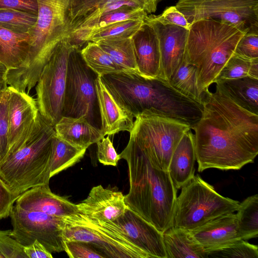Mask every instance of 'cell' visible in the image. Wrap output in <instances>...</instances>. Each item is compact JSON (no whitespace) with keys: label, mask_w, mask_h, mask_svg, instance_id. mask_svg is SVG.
<instances>
[{"label":"cell","mask_w":258,"mask_h":258,"mask_svg":"<svg viewBox=\"0 0 258 258\" xmlns=\"http://www.w3.org/2000/svg\"><path fill=\"white\" fill-rule=\"evenodd\" d=\"M10 216L11 235L23 246L37 240L50 252L64 251L62 218L20 209L13 206Z\"/></svg>","instance_id":"obj_13"},{"label":"cell","mask_w":258,"mask_h":258,"mask_svg":"<svg viewBox=\"0 0 258 258\" xmlns=\"http://www.w3.org/2000/svg\"><path fill=\"white\" fill-rule=\"evenodd\" d=\"M116 103L134 117L144 111L181 120L188 109V97L160 79L129 71L99 76Z\"/></svg>","instance_id":"obj_4"},{"label":"cell","mask_w":258,"mask_h":258,"mask_svg":"<svg viewBox=\"0 0 258 258\" xmlns=\"http://www.w3.org/2000/svg\"><path fill=\"white\" fill-rule=\"evenodd\" d=\"M9 87V150L6 156L23 146L33 130L39 113L36 101L29 94Z\"/></svg>","instance_id":"obj_14"},{"label":"cell","mask_w":258,"mask_h":258,"mask_svg":"<svg viewBox=\"0 0 258 258\" xmlns=\"http://www.w3.org/2000/svg\"><path fill=\"white\" fill-rule=\"evenodd\" d=\"M98 77L86 63L80 50L74 49L68 60L62 116L84 117L101 129L95 85Z\"/></svg>","instance_id":"obj_10"},{"label":"cell","mask_w":258,"mask_h":258,"mask_svg":"<svg viewBox=\"0 0 258 258\" xmlns=\"http://www.w3.org/2000/svg\"><path fill=\"white\" fill-rule=\"evenodd\" d=\"M64 241L87 243L106 257L150 258L134 244L113 221H102L78 212L62 218Z\"/></svg>","instance_id":"obj_9"},{"label":"cell","mask_w":258,"mask_h":258,"mask_svg":"<svg viewBox=\"0 0 258 258\" xmlns=\"http://www.w3.org/2000/svg\"><path fill=\"white\" fill-rule=\"evenodd\" d=\"M0 63H1V62H0Z\"/></svg>","instance_id":"obj_49"},{"label":"cell","mask_w":258,"mask_h":258,"mask_svg":"<svg viewBox=\"0 0 258 258\" xmlns=\"http://www.w3.org/2000/svg\"><path fill=\"white\" fill-rule=\"evenodd\" d=\"M149 18L164 25H175L189 30L190 24L175 6L167 7L159 15H148Z\"/></svg>","instance_id":"obj_41"},{"label":"cell","mask_w":258,"mask_h":258,"mask_svg":"<svg viewBox=\"0 0 258 258\" xmlns=\"http://www.w3.org/2000/svg\"><path fill=\"white\" fill-rule=\"evenodd\" d=\"M145 22L155 30L159 41L161 55L159 78L168 82L185 60L188 30L175 25H164L148 17Z\"/></svg>","instance_id":"obj_16"},{"label":"cell","mask_w":258,"mask_h":258,"mask_svg":"<svg viewBox=\"0 0 258 258\" xmlns=\"http://www.w3.org/2000/svg\"><path fill=\"white\" fill-rule=\"evenodd\" d=\"M74 49L68 38L62 40L43 68L36 84L39 112L53 126L62 116L68 60Z\"/></svg>","instance_id":"obj_12"},{"label":"cell","mask_w":258,"mask_h":258,"mask_svg":"<svg viewBox=\"0 0 258 258\" xmlns=\"http://www.w3.org/2000/svg\"><path fill=\"white\" fill-rule=\"evenodd\" d=\"M18 197L0 177V220L10 216L14 204Z\"/></svg>","instance_id":"obj_43"},{"label":"cell","mask_w":258,"mask_h":258,"mask_svg":"<svg viewBox=\"0 0 258 258\" xmlns=\"http://www.w3.org/2000/svg\"><path fill=\"white\" fill-rule=\"evenodd\" d=\"M250 62L251 60L233 53L220 70L215 83L222 80L237 79L248 76Z\"/></svg>","instance_id":"obj_36"},{"label":"cell","mask_w":258,"mask_h":258,"mask_svg":"<svg viewBox=\"0 0 258 258\" xmlns=\"http://www.w3.org/2000/svg\"><path fill=\"white\" fill-rule=\"evenodd\" d=\"M0 9H13L37 14V0H0Z\"/></svg>","instance_id":"obj_44"},{"label":"cell","mask_w":258,"mask_h":258,"mask_svg":"<svg viewBox=\"0 0 258 258\" xmlns=\"http://www.w3.org/2000/svg\"><path fill=\"white\" fill-rule=\"evenodd\" d=\"M163 0H71L68 12L69 35L104 14L123 7L143 9L148 15L155 13Z\"/></svg>","instance_id":"obj_15"},{"label":"cell","mask_w":258,"mask_h":258,"mask_svg":"<svg viewBox=\"0 0 258 258\" xmlns=\"http://www.w3.org/2000/svg\"><path fill=\"white\" fill-rule=\"evenodd\" d=\"M0 258H4L3 255L0 252Z\"/></svg>","instance_id":"obj_48"},{"label":"cell","mask_w":258,"mask_h":258,"mask_svg":"<svg viewBox=\"0 0 258 258\" xmlns=\"http://www.w3.org/2000/svg\"><path fill=\"white\" fill-rule=\"evenodd\" d=\"M9 87L0 91V161L7 155L9 150Z\"/></svg>","instance_id":"obj_37"},{"label":"cell","mask_w":258,"mask_h":258,"mask_svg":"<svg viewBox=\"0 0 258 258\" xmlns=\"http://www.w3.org/2000/svg\"><path fill=\"white\" fill-rule=\"evenodd\" d=\"M133 39L139 73L147 78H159L160 51L158 39L153 27L145 22Z\"/></svg>","instance_id":"obj_21"},{"label":"cell","mask_w":258,"mask_h":258,"mask_svg":"<svg viewBox=\"0 0 258 258\" xmlns=\"http://www.w3.org/2000/svg\"><path fill=\"white\" fill-rule=\"evenodd\" d=\"M196 161L194 135L190 128L184 134L175 148L167 170L177 190L188 183L194 177Z\"/></svg>","instance_id":"obj_23"},{"label":"cell","mask_w":258,"mask_h":258,"mask_svg":"<svg viewBox=\"0 0 258 258\" xmlns=\"http://www.w3.org/2000/svg\"><path fill=\"white\" fill-rule=\"evenodd\" d=\"M79 212L102 221H112L121 215L127 207L124 196L119 191L94 186L84 200L77 204Z\"/></svg>","instance_id":"obj_19"},{"label":"cell","mask_w":258,"mask_h":258,"mask_svg":"<svg viewBox=\"0 0 258 258\" xmlns=\"http://www.w3.org/2000/svg\"><path fill=\"white\" fill-rule=\"evenodd\" d=\"M97 155L100 163L104 165L115 166L120 159L109 137L103 138L98 142Z\"/></svg>","instance_id":"obj_42"},{"label":"cell","mask_w":258,"mask_h":258,"mask_svg":"<svg viewBox=\"0 0 258 258\" xmlns=\"http://www.w3.org/2000/svg\"><path fill=\"white\" fill-rule=\"evenodd\" d=\"M175 7L190 24L213 19L244 33L258 32V0H179Z\"/></svg>","instance_id":"obj_11"},{"label":"cell","mask_w":258,"mask_h":258,"mask_svg":"<svg viewBox=\"0 0 258 258\" xmlns=\"http://www.w3.org/2000/svg\"><path fill=\"white\" fill-rule=\"evenodd\" d=\"M190 232L207 252L227 247L240 240L234 213L219 216Z\"/></svg>","instance_id":"obj_20"},{"label":"cell","mask_w":258,"mask_h":258,"mask_svg":"<svg viewBox=\"0 0 258 258\" xmlns=\"http://www.w3.org/2000/svg\"><path fill=\"white\" fill-rule=\"evenodd\" d=\"M144 19L125 20L108 25L90 34L86 39L88 42L100 41L118 37L134 36L143 26Z\"/></svg>","instance_id":"obj_33"},{"label":"cell","mask_w":258,"mask_h":258,"mask_svg":"<svg viewBox=\"0 0 258 258\" xmlns=\"http://www.w3.org/2000/svg\"><path fill=\"white\" fill-rule=\"evenodd\" d=\"M37 18L28 31L30 46L24 62L7 70L9 86L29 94L59 43L69 36L68 12L71 0H37Z\"/></svg>","instance_id":"obj_3"},{"label":"cell","mask_w":258,"mask_h":258,"mask_svg":"<svg viewBox=\"0 0 258 258\" xmlns=\"http://www.w3.org/2000/svg\"><path fill=\"white\" fill-rule=\"evenodd\" d=\"M135 118L128 142L138 147L153 165L167 170L175 148L190 126L148 111Z\"/></svg>","instance_id":"obj_8"},{"label":"cell","mask_w":258,"mask_h":258,"mask_svg":"<svg viewBox=\"0 0 258 258\" xmlns=\"http://www.w3.org/2000/svg\"><path fill=\"white\" fill-rule=\"evenodd\" d=\"M166 258H208L190 231L170 227L162 233Z\"/></svg>","instance_id":"obj_25"},{"label":"cell","mask_w":258,"mask_h":258,"mask_svg":"<svg viewBox=\"0 0 258 258\" xmlns=\"http://www.w3.org/2000/svg\"><path fill=\"white\" fill-rule=\"evenodd\" d=\"M80 53L87 66L98 76L125 71L97 43L88 42L80 50Z\"/></svg>","instance_id":"obj_32"},{"label":"cell","mask_w":258,"mask_h":258,"mask_svg":"<svg viewBox=\"0 0 258 258\" xmlns=\"http://www.w3.org/2000/svg\"><path fill=\"white\" fill-rule=\"evenodd\" d=\"M65 249L70 258H106L91 245L79 241H64Z\"/></svg>","instance_id":"obj_40"},{"label":"cell","mask_w":258,"mask_h":258,"mask_svg":"<svg viewBox=\"0 0 258 258\" xmlns=\"http://www.w3.org/2000/svg\"><path fill=\"white\" fill-rule=\"evenodd\" d=\"M95 85L101 129L104 135H113L121 131L130 132L134 124L133 116L116 103L99 76L96 80Z\"/></svg>","instance_id":"obj_22"},{"label":"cell","mask_w":258,"mask_h":258,"mask_svg":"<svg viewBox=\"0 0 258 258\" xmlns=\"http://www.w3.org/2000/svg\"><path fill=\"white\" fill-rule=\"evenodd\" d=\"M208 257L258 258L257 246L240 239L229 246L208 252Z\"/></svg>","instance_id":"obj_35"},{"label":"cell","mask_w":258,"mask_h":258,"mask_svg":"<svg viewBox=\"0 0 258 258\" xmlns=\"http://www.w3.org/2000/svg\"><path fill=\"white\" fill-rule=\"evenodd\" d=\"M15 203V206L20 209L60 218L79 212L77 204L53 193L49 185L29 189L21 194Z\"/></svg>","instance_id":"obj_18"},{"label":"cell","mask_w":258,"mask_h":258,"mask_svg":"<svg viewBox=\"0 0 258 258\" xmlns=\"http://www.w3.org/2000/svg\"><path fill=\"white\" fill-rule=\"evenodd\" d=\"M236 215L237 234L247 240L258 236V195L248 197L239 203Z\"/></svg>","instance_id":"obj_30"},{"label":"cell","mask_w":258,"mask_h":258,"mask_svg":"<svg viewBox=\"0 0 258 258\" xmlns=\"http://www.w3.org/2000/svg\"><path fill=\"white\" fill-rule=\"evenodd\" d=\"M168 82L182 95L203 105L205 94L199 90L197 68L193 64L184 61Z\"/></svg>","instance_id":"obj_31"},{"label":"cell","mask_w":258,"mask_h":258,"mask_svg":"<svg viewBox=\"0 0 258 258\" xmlns=\"http://www.w3.org/2000/svg\"><path fill=\"white\" fill-rule=\"evenodd\" d=\"M7 70V68L0 63V91L8 87L6 80Z\"/></svg>","instance_id":"obj_47"},{"label":"cell","mask_w":258,"mask_h":258,"mask_svg":"<svg viewBox=\"0 0 258 258\" xmlns=\"http://www.w3.org/2000/svg\"><path fill=\"white\" fill-rule=\"evenodd\" d=\"M12 230H0V252L4 258H28L24 246L11 235Z\"/></svg>","instance_id":"obj_38"},{"label":"cell","mask_w":258,"mask_h":258,"mask_svg":"<svg viewBox=\"0 0 258 258\" xmlns=\"http://www.w3.org/2000/svg\"><path fill=\"white\" fill-rule=\"evenodd\" d=\"M30 40L28 33H17L0 26V62L7 70L16 69L24 62Z\"/></svg>","instance_id":"obj_27"},{"label":"cell","mask_w":258,"mask_h":258,"mask_svg":"<svg viewBox=\"0 0 258 258\" xmlns=\"http://www.w3.org/2000/svg\"><path fill=\"white\" fill-rule=\"evenodd\" d=\"M125 236L150 258H166L162 233L128 207L112 221Z\"/></svg>","instance_id":"obj_17"},{"label":"cell","mask_w":258,"mask_h":258,"mask_svg":"<svg viewBox=\"0 0 258 258\" xmlns=\"http://www.w3.org/2000/svg\"><path fill=\"white\" fill-rule=\"evenodd\" d=\"M181 188L170 227L191 231L222 215L235 213L239 207L238 201L220 195L198 174Z\"/></svg>","instance_id":"obj_7"},{"label":"cell","mask_w":258,"mask_h":258,"mask_svg":"<svg viewBox=\"0 0 258 258\" xmlns=\"http://www.w3.org/2000/svg\"><path fill=\"white\" fill-rule=\"evenodd\" d=\"M128 165L130 189L126 206L163 233L170 227L177 197L167 170L153 165L136 146L128 142L119 154Z\"/></svg>","instance_id":"obj_2"},{"label":"cell","mask_w":258,"mask_h":258,"mask_svg":"<svg viewBox=\"0 0 258 258\" xmlns=\"http://www.w3.org/2000/svg\"><path fill=\"white\" fill-rule=\"evenodd\" d=\"M248 76L258 79V58L251 60Z\"/></svg>","instance_id":"obj_46"},{"label":"cell","mask_w":258,"mask_h":258,"mask_svg":"<svg viewBox=\"0 0 258 258\" xmlns=\"http://www.w3.org/2000/svg\"><path fill=\"white\" fill-rule=\"evenodd\" d=\"M24 249L28 258L53 257L51 252L37 240H35L32 244L24 246Z\"/></svg>","instance_id":"obj_45"},{"label":"cell","mask_w":258,"mask_h":258,"mask_svg":"<svg viewBox=\"0 0 258 258\" xmlns=\"http://www.w3.org/2000/svg\"><path fill=\"white\" fill-rule=\"evenodd\" d=\"M133 36L105 39L97 43L123 70L139 73Z\"/></svg>","instance_id":"obj_29"},{"label":"cell","mask_w":258,"mask_h":258,"mask_svg":"<svg viewBox=\"0 0 258 258\" xmlns=\"http://www.w3.org/2000/svg\"><path fill=\"white\" fill-rule=\"evenodd\" d=\"M215 83L239 106L258 115V79L247 76Z\"/></svg>","instance_id":"obj_26"},{"label":"cell","mask_w":258,"mask_h":258,"mask_svg":"<svg viewBox=\"0 0 258 258\" xmlns=\"http://www.w3.org/2000/svg\"><path fill=\"white\" fill-rule=\"evenodd\" d=\"M86 151V149H80L70 144L55 134L51 141L50 178L79 162L83 158Z\"/></svg>","instance_id":"obj_28"},{"label":"cell","mask_w":258,"mask_h":258,"mask_svg":"<svg viewBox=\"0 0 258 258\" xmlns=\"http://www.w3.org/2000/svg\"><path fill=\"white\" fill-rule=\"evenodd\" d=\"M245 33L213 19L200 20L190 24L185 60L197 68V84L201 93L209 91V87L215 83Z\"/></svg>","instance_id":"obj_5"},{"label":"cell","mask_w":258,"mask_h":258,"mask_svg":"<svg viewBox=\"0 0 258 258\" xmlns=\"http://www.w3.org/2000/svg\"><path fill=\"white\" fill-rule=\"evenodd\" d=\"M37 14L13 9H0V26L17 33H28Z\"/></svg>","instance_id":"obj_34"},{"label":"cell","mask_w":258,"mask_h":258,"mask_svg":"<svg viewBox=\"0 0 258 258\" xmlns=\"http://www.w3.org/2000/svg\"><path fill=\"white\" fill-rule=\"evenodd\" d=\"M54 126L39 112L33 130L23 146L0 161V177L19 196L34 187L49 185Z\"/></svg>","instance_id":"obj_6"},{"label":"cell","mask_w":258,"mask_h":258,"mask_svg":"<svg viewBox=\"0 0 258 258\" xmlns=\"http://www.w3.org/2000/svg\"><path fill=\"white\" fill-rule=\"evenodd\" d=\"M200 119L192 126L198 171L238 170L258 154V115L237 104L218 86L205 93Z\"/></svg>","instance_id":"obj_1"},{"label":"cell","mask_w":258,"mask_h":258,"mask_svg":"<svg viewBox=\"0 0 258 258\" xmlns=\"http://www.w3.org/2000/svg\"><path fill=\"white\" fill-rule=\"evenodd\" d=\"M234 53L250 60L258 58V32L245 33L237 43Z\"/></svg>","instance_id":"obj_39"},{"label":"cell","mask_w":258,"mask_h":258,"mask_svg":"<svg viewBox=\"0 0 258 258\" xmlns=\"http://www.w3.org/2000/svg\"><path fill=\"white\" fill-rule=\"evenodd\" d=\"M54 128L56 137L80 149H87L105 137L101 129L92 125L84 117L62 116Z\"/></svg>","instance_id":"obj_24"}]
</instances>
